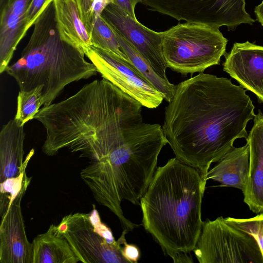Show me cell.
<instances>
[{
	"instance_id": "26",
	"label": "cell",
	"mask_w": 263,
	"mask_h": 263,
	"mask_svg": "<svg viewBox=\"0 0 263 263\" xmlns=\"http://www.w3.org/2000/svg\"><path fill=\"white\" fill-rule=\"evenodd\" d=\"M254 13L256 16L257 21L263 26V0L262 2L255 7Z\"/></svg>"
},
{
	"instance_id": "15",
	"label": "cell",
	"mask_w": 263,
	"mask_h": 263,
	"mask_svg": "<svg viewBox=\"0 0 263 263\" xmlns=\"http://www.w3.org/2000/svg\"><path fill=\"white\" fill-rule=\"evenodd\" d=\"M249 146L234 147L226 153L210 171L206 179L220 183L221 186L244 191L249 174Z\"/></svg>"
},
{
	"instance_id": "21",
	"label": "cell",
	"mask_w": 263,
	"mask_h": 263,
	"mask_svg": "<svg viewBox=\"0 0 263 263\" xmlns=\"http://www.w3.org/2000/svg\"><path fill=\"white\" fill-rule=\"evenodd\" d=\"M225 219L230 224L253 236L257 241L263 257V212L251 218L227 217Z\"/></svg>"
},
{
	"instance_id": "2",
	"label": "cell",
	"mask_w": 263,
	"mask_h": 263,
	"mask_svg": "<svg viewBox=\"0 0 263 263\" xmlns=\"http://www.w3.org/2000/svg\"><path fill=\"white\" fill-rule=\"evenodd\" d=\"M207 180L197 168L169 159L156 169L140 205L142 223L174 262H192L201 234L202 200Z\"/></svg>"
},
{
	"instance_id": "16",
	"label": "cell",
	"mask_w": 263,
	"mask_h": 263,
	"mask_svg": "<svg viewBox=\"0 0 263 263\" xmlns=\"http://www.w3.org/2000/svg\"><path fill=\"white\" fill-rule=\"evenodd\" d=\"M32 263H77L80 260L67 240L60 235L56 226L37 235L32 242Z\"/></svg>"
},
{
	"instance_id": "1",
	"label": "cell",
	"mask_w": 263,
	"mask_h": 263,
	"mask_svg": "<svg viewBox=\"0 0 263 263\" xmlns=\"http://www.w3.org/2000/svg\"><path fill=\"white\" fill-rule=\"evenodd\" d=\"M246 90L227 78L200 72L176 85L165 108L162 128L176 158L206 180L211 164L236 139L248 138L247 124L256 115Z\"/></svg>"
},
{
	"instance_id": "24",
	"label": "cell",
	"mask_w": 263,
	"mask_h": 263,
	"mask_svg": "<svg viewBox=\"0 0 263 263\" xmlns=\"http://www.w3.org/2000/svg\"><path fill=\"white\" fill-rule=\"evenodd\" d=\"M141 0H112L113 4L120 8L127 14L134 18H136L135 8L136 4L141 3Z\"/></svg>"
},
{
	"instance_id": "17",
	"label": "cell",
	"mask_w": 263,
	"mask_h": 263,
	"mask_svg": "<svg viewBox=\"0 0 263 263\" xmlns=\"http://www.w3.org/2000/svg\"><path fill=\"white\" fill-rule=\"evenodd\" d=\"M114 32L122 50L129 61L155 88L163 94L164 100L170 102L174 95L176 85L171 83L168 79L160 77L130 44Z\"/></svg>"
},
{
	"instance_id": "9",
	"label": "cell",
	"mask_w": 263,
	"mask_h": 263,
	"mask_svg": "<svg viewBox=\"0 0 263 263\" xmlns=\"http://www.w3.org/2000/svg\"><path fill=\"white\" fill-rule=\"evenodd\" d=\"M223 70L263 103V46L235 43L224 55Z\"/></svg>"
},
{
	"instance_id": "13",
	"label": "cell",
	"mask_w": 263,
	"mask_h": 263,
	"mask_svg": "<svg viewBox=\"0 0 263 263\" xmlns=\"http://www.w3.org/2000/svg\"><path fill=\"white\" fill-rule=\"evenodd\" d=\"M25 133L14 118L2 127L0 132V182L17 176L27 165L34 153L31 149L23 160Z\"/></svg>"
},
{
	"instance_id": "22",
	"label": "cell",
	"mask_w": 263,
	"mask_h": 263,
	"mask_svg": "<svg viewBox=\"0 0 263 263\" xmlns=\"http://www.w3.org/2000/svg\"><path fill=\"white\" fill-rule=\"evenodd\" d=\"M82 20L88 33L94 20L101 14L105 7L112 0H77Z\"/></svg>"
},
{
	"instance_id": "23",
	"label": "cell",
	"mask_w": 263,
	"mask_h": 263,
	"mask_svg": "<svg viewBox=\"0 0 263 263\" xmlns=\"http://www.w3.org/2000/svg\"><path fill=\"white\" fill-rule=\"evenodd\" d=\"M53 0H32L26 15L27 31L34 22L47 5Z\"/></svg>"
},
{
	"instance_id": "3",
	"label": "cell",
	"mask_w": 263,
	"mask_h": 263,
	"mask_svg": "<svg viewBox=\"0 0 263 263\" xmlns=\"http://www.w3.org/2000/svg\"><path fill=\"white\" fill-rule=\"evenodd\" d=\"M33 30L21 57L5 72L17 82L20 90L43 85L44 106L52 103L68 84L97 74L85 54L60 35L53 0L33 24Z\"/></svg>"
},
{
	"instance_id": "14",
	"label": "cell",
	"mask_w": 263,
	"mask_h": 263,
	"mask_svg": "<svg viewBox=\"0 0 263 263\" xmlns=\"http://www.w3.org/2000/svg\"><path fill=\"white\" fill-rule=\"evenodd\" d=\"M55 19L61 37L85 55L92 44L80 14L77 0H53Z\"/></svg>"
},
{
	"instance_id": "18",
	"label": "cell",
	"mask_w": 263,
	"mask_h": 263,
	"mask_svg": "<svg viewBox=\"0 0 263 263\" xmlns=\"http://www.w3.org/2000/svg\"><path fill=\"white\" fill-rule=\"evenodd\" d=\"M89 34L92 46L130 61L122 50L114 31L101 15L95 19Z\"/></svg>"
},
{
	"instance_id": "11",
	"label": "cell",
	"mask_w": 263,
	"mask_h": 263,
	"mask_svg": "<svg viewBox=\"0 0 263 263\" xmlns=\"http://www.w3.org/2000/svg\"><path fill=\"white\" fill-rule=\"evenodd\" d=\"M32 0H0V73L5 72L25 35L26 15Z\"/></svg>"
},
{
	"instance_id": "4",
	"label": "cell",
	"mask_w": 263,
	"mask_h": 263,
	"mask_svg": "<svg viewBox=\"0 0 263 263\" xmlns=\"http://www.w3.org/2000/svg\"><path fill=\"white\" fill-rule=\"evenodd\" d=\"M161 33L167 67L184 77L219 65L226 53L228 40L215 26L186 22Z\"/></svg>"
},
{
	"instance_id": "12",
	"label": "cell",
	"mask_w": 263,
	"mask_h": 263,
	"mask_svg": "<svg viewBox=\"0 0 263 263\" xmlns=\"http://www.w3.org/2000/svg\"><path fill=\"white\" fill-rule=\"evenodd\" d=\"M249 169L244 191L243 201L253 212H263V113L260 110L254 118L248 134Z\"/></svg>"
},
{
	"instance_id": "25",
	"label": "cell",
	"mask_w": 263,
	"mask_h": 263,
	"mask_svg": "<svg viewBox=\"0 0 263 263\" xmlns=\"http://www.w3.org/2000/svg\"><path fill=\"white\" fill-rule=\"evenodd\" d=\"M123 254L126 259L130 263L137 262L140 256V252L138 248L132 245L126 243L123 247Z\"/></svg>"
},
{
	"instance_id": "10",
	"label": "cell",
	"mask_w": 263,
	"mask_h": 263,
	"mask_svg": "<svg viewBox=\"0 0 263 263\" xmlns=\"http://www.w3.org/2000/svg\"><path fill=\"white\" fill-rule=\"evenodd\" d=\"M25 192L21 193L1 217V263H32V243L26 236L21 205Z\"/></svg>"
},
{
	"instance_id": "19",
	"label": "cell",
	"mask_w": 263,
	"mask_h": 263,
	"mask_svg": "<svg viewBox=\"0 0 263 263\" xmlns=\"http://www.w3.org/2000/svg\"><path fill=\"white\" fill-rule=\"evenodd\" d=\"M40 85L28 91L20 90L17 98V108L14 119L22 125L34 119L43 105L42 90Z\"/></svg>"
},
{
	"instance_id": "8",
	"label": "cell",
	"mask_w": 263,
	"mask_h": 263,
	"mask_svg": "<svg viewBox=\"0 0 263 263\" xmlns=\"http://www.w3.org/2000/svg\"><path fill=\"white\" fill-rule=\"evenodd\" d=\"M101 15L111 29L130 44L160 77L167 79L161 32L144 26L112 3L105 7Z\"/></svg>"
},
{
	"instance_id": "6",
	"label": "cell",
	"mask_w": 263,
	"mask_h": 263,
	"mask_svg": "<svg viewBox=\"0 0 263 263\" xmlns=\"http://www.w3.org/2000/svg\"><path fill=\"white\" fill-rule=\"evenodd\" d=\"M193 251L200 263H263L254 237L222 216L203 222Z\"/></svg>"
},
{
	"instance_id": "5",
	"label": "cell",
	"mask_w": 263,
	"mask_h": 263,
	"mask_svg": "<svg viewBox=\"0 0 263 263\" xmlns=\"http://www.w3.org/2000/svg\"><path fill=\"white\" fill-rule=\"evenodd\" d=\"M58 233L68 242L76 255L83 263H129L123 254L128 232L124 229L116 241L112 233L100 219L95 206L88 213L65 216L56 226Z\"/></svg>"
},
{
	"instance_id": "20",
	"label": "cell",
	"mask_w": 263,
	"mask_h": 263,
	"mask_svg": "<svg viewBox=\"0 0 263 263\" xmlns=\"http://www.w3.org/2000/svg\"><path fill=\"white\" fill-rule=\"evenodd\" d=\"M26 165L19 175L9 178L0 183V215L4 216L15 199L24 191H26L31 177L27 176Z\"/></svg>"
},
{
	"instance_id": "7",
	"label": "cell",
	"mask_w": 263,
	"mask_h": 263,
	"mask_svg": "<svg viewBox=\"0 0 263 263\" xmlns=\"http://www.w3.org/2000/svg\"><path fill=\"white\" fill-rule=\"evenodd\" d=\"M102 78L138 101L143 106L156 108L163 102V93L155 88L130 61L91 46L85 55Z\"/></svg>"
}]
</instances>
